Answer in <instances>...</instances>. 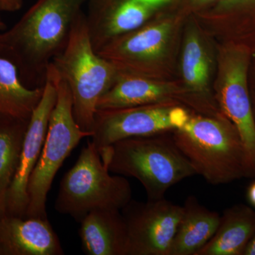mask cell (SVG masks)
Masks as SVG:
<instances>
[{"instance_id": "83f0119b", "label": "cell", "mask_w": 255, "mask_h": 255, "mask_svg": "<svg viewBox=\"0 0 255 255\" xmlns=\"http://www.w3.org/2000/svg\"><path fill=\"white\" fill-rule=\"evenodd\" d=\"M252 106H253V113H254V117L255 119V102H251Z\"/></svg>"}, {"instance_id": "e0dca14e", "label": "cell", "mask_w": 255, "mask_h": 255, "mask_svg": "<svg viewBox=\"0 0 255 255\" xmlns=\"http://www.w3.org/2000/svg\"><path fill=\"white\" fill-rule=\"evenodd\" d=\"M43 92V86L23 85L16 65L0 54V118L28 120Z\"/></svg>"}, {"instance_id": "ba28073f", "label": "cell", "mask_w": 255, "mask_h": 255, "mask_svg": "<svg viewBox=\"0 0 255 255\" xmlns=\"http://www.w3.org/2000/svg\"><path fill=\"white\" fill-rule=\"evenodd\" d=\"M57 100V89L53 74L47 70L41 100L32 112L23 137L17 169L8 192L6 213L26 217L28 206L27 186L36 167L48 131L52 111Z\"/></svg>"}, {"instance_id": "30bf717a", "label": "cell", "mask_w": 255, "mask_h": 255, "mask_svg": "<svg viewBox=\"0 0 255 255\" xmlns=\"http://www.w3.org/2000/svg\"><path fill=\"white\" fill-rule=\"evenodd\" d=\"M172 105H148L98 110L91 141L99 152L119 140L174 130L169 120Z\"/></svg>"}, {"instance_id": "9c48e42d", "label": "cell", "mask_w": 255, "mask_h": 255, "mask_svg": "<svg viewBox=\"0 0 255 255\" xmlns=\"http://www.w3.org/2000/svg\"><path fill=\"white\" fill-rule=\"evenodd\" d=\"M248 56L235 51L226 60L219 101L221 112L236 128L246 155L247 178L255 179V119L248 90Z\"/></svg>"}, {"instance_id": "2e32d148", "label": "cell", "mask_w": 255, "mask_h": 255, "mask_svg": "<svg viewBox=\"0 0 255 255\" xmlns=\"http://www.w3.org/2000/svg\"><path fill=\"white\" fill-rule=\"evenodd\" d=\"M220 218L219 213L203 206L195 196H188L169 255H195L214 236Z\"/></svg>"}, {"instance_id": "9a60e30c", "label": "cell", "mask_w": 255, "mask_h": 255, "mask_svg": "<svg viewBox=\"0 0 255 255\" xmlns=\"http://www.w3.org/2000/svg\"><path fill=\"white\" fill-rule=\"evenodd\" d=\"M119 69L113 85L99 100L97 111L155 105L171 100L175 93L171 87L151 81L137 74L124 73Z\"/></svg>"}, {"instance_id": "484cf974", "label": "cell", "mask_w": 255, "mask_h": 255, "mask_svg": "<svg viewBox=\"0 0 255 255\" xmlns=\"http://www.w3.org/2000/svg\"><path fill=\"white\" fill-rule=\"evenodd\" d=\"M1 11H0V30L1 31H4L6 29V25H5L4 21L1 19Z\"/></svg>"}, {"instance_id": "3957f363", "label": "cell", "mask_w": 255, "mask_h": 255, "mask_svg": "<svg viewBox=\"0 0 255 255\" xmlns=\"http://www.w3.org/2000/svg\"><path fill=\"white\" fill-rule=\"evenodd\" d=\"M172 137L196 175L211 185L247 178L244 146L237 129L225 116H193L182 128L174 130Z\"/></svg>"}, {"instance_id": "277c9868", "label": "cell", "mask_w": 255, "mask_h": 255, "mask_svg": "<svg viewBox=\"0 0 255 255\" xmlns=\"http://www.w3.org/2000/svg\"><path fill=\"white\" fill-rule=\"evenodd\" d=\"M50 63L70 89L75 121L82 130L92 134L97 103L113 85L119 69L94 49L83 12L77 18L66 46Z\"/></svg>"}, {"instance_id": "4316f807", "label": "cell", "mask_w": 255, "mask_h": 255, "mask_svg": "<svg viewBox=\"0 0 255 255\" xmlns=\"http://www.w3.org/2000/svg\"><path fill=\"white\" fill-rule=\"evenodd\" d=\"M212 1H214V0H196V2L197 4H206V3Z\"/></svg>"}, {"instance_id": "7c38bea8", "label": "cell", "mask_w": 255, "mask_h": 255, "mask_svg": "<svg viewBox=\"0 0 255 255\" xmlns=\"http://www.w3.org/2000/svg\"><path fill=\"white\" fill-rule=\"evenodd\" d=\"M48 219L5 214L0 217V255H63Z\"/></svg>"}, {"instance_id": "7402d4cb", "label": "cell", "mask_w": 255, "mask_h": 255, "mask_svg": "<svg viewBox=\"0 0 255 255\" xmlns=\"http://www.w3.org/2000/svg\"><path fill=\"white\" fill-rule=\"evenodd\" d=\"M253 1L255 0H221L219 4V8L222 9H232Z\"/></svg>"}, {"instance_id": "603a6c76", "label": "cell", "mask_w": 255, "mask_h": 255, "mask_svg": "<svg viewBox=\"0 0 255 255\" xmlns=\"http://www.w3.org/2000/svg\"><path fill=\"white\" fill-rule=\"evenodd\" d=\"M246 199L250 206L255 209V179L247 189Z\"/></svg>"}, {"instance_id": "6da1fadb", "label": "cell", "mask_w": 255, "mask_h": 255, "mask_svg": "<svg viewBox=\"0 0 255 255\" xmlns=\"http://www.w3.org/2000/svg\"><path fill=\"white\" fill-rule=\"evenodd\" d=\"M88 0H36L9 30L0 33V54L18 72L43 86L47 70L64 49L82 7Z\"/></svg>"}, {"instance_id": "7a4b0ae2", "label": "cell", "mask_w": 255, "mask_h": 255, "mask_svg": "<svg viewBox=\"0 0 255 255\" xmlns=\"http://www.w3.org/2000/svg\"><path fill=\"white\" fill-rule=\"evenodd\" d=\"M164 132L123 139L99 152L110 172L138 180L147 200L164 198L171 187L196 175L173 137Z\"/></svg>"}, {"instance_id": "5b68a950", "label": "cell", "mask_w": 255, "mask_h": 255, "mask_svg": "<svg viewBox=\"0 0 255 255\" xmlns=\"http://www.w3.org/2000/svg\"><path fill=\"white\" fill-rule=\"evenodd\" d=\"M131 200L130 183L124 176L112 175L97 147L88 141L60 182L55 209L80 223L92 211H122Z\"/></svg>"}, {"instance_id": "d4e9b609", "label": "cell", "mask_w": 255, "mask_h": 255, "mask_svg": "<svg viewBox=\"0 0 255 255\" xmlns=\"http://www.w3.org/2000/svg\"><path fill=\"white\" fill-rule=\"evenodd\" d=\"M141 1L149 3V4L155 5V6H157V5L164 2V1H167V0H141Z\"/></svg>"}, {"instance_id": "5bb4252c", "label": "cell", "mask_w": 255, "mask_h": 255, "mask_svg": "<svg viewBox=\"0 0 255 255\" xmlns=\"http://www.w3.org/2000/svg\"><path fill=\"white\" fill-rule=\"evenodd\" d=\"M255 235V209L243 204L221 215L214 236L195 255H243Z\"/></svg>"}, {"instance_id": "4fadbf2b", "label": "cell", "mask_w": 255, "mask_h": 255, "mask_svg": "<svg viewBox=\"0 0 255 255\" xmlns=\"http://www.w3.org/2000/svg\"><path fill=\"white\" fill-rule=\"evenodd\" d=\"M80 223L79 236L85 254L127 255V227L120 210H95Z\"/></svg>"}, {"instance_id": "ac0fdd59", "label": "cell", "mask_w": 255, "mask_h": 255, "mask_svg": "<svg viewBox=\"0 0 255 255\" xmlns=\"http://www.w3.org/2000/svg\"><path fill=\"white\" fill-rule=\"evenodd\" d=\"M28 120L0 118V217L7 214L8 192L17 169Z\"/></svg>"}, {"instance_id": "8992f818", "label": "cell", "mask_w": 255, "mask_h": 255, "mask_svg": "<svg viewBox=\"0 0 255 255\" xmlns=\"http://www.w3.org/2000/svg\"><path fill=\"white\" fill-rule=\"evenodd\" d=\"M48 69L54 78L57 100L50 115L41 155L28 181L26 218L48 219L47 196L55 176L82 139L92 136V132L82 130L75 121L73 98L66 82L51 63Z\"/></svg>"}, {"instance_id": "44dd1931", "label": "cell", "mask_w": 255, "mask_h": 255, "mask_svg": "<svg viewBox=\"0 0 255 255\" xmlns=\"http://www.w3.org/2000/svg\"><path fill=\"white\" fill-rule=\"evenodd\" d=\"M23 5V0H0V11H18Z\"/></svg>"}, {"instance_id": "ffe728a7", "label": "cell", "mask_w": 255, "mask_h": 255, "mask_svg": "<svg viewBox=\"0 0 255 255\" xmlns=\"http://www.w3.org/2000/svg\"><path fill=\"white\" fill-rule=\"evenodd\" d=\"M191 116L185 109L172 106L169 112V120L174 130L182 128L189 122Z\"/></svg>"}, {"instance_id": "52a82bcc", "label": "cell", "mask_w": 255, "mask_h": 255, "mask_svg": "<svg viewBox=\"0 0 255 255\" xmlns=\"http://www.w3.org/2000/svg\"><path fill=\"white\" fill-rule=\"evenodd\" d=\"M121 211L127 227V255H169L183 206L165 198L131 200Z\"/></svg>"}, {"instance_id": "8fae6325", "label": "cell", "mask_w": 255, "mask_h": 255, "mask_svg": "<svg viewBox=\"0 0 255 255\" xmlns=\"http://www.w3.org/2000/svg\"><path fill=\"white\" fill-rule=\"evenodd\" d=\"M87 3V31L96 52L141 27L157 6L141 0H88Z\"/></svg>"}, {"instance_id": "cb8c5ba5", "label": "cell", "mask_w": 255, "mask_h": 255, "mask_svg": "<svg viewBox=\"0 0 255 255\" xmlns=\"http://www.w3.org/2000/svg\"><path fill=\"white\" fill-rule=\"evenodd\" d=\"M243 255H255V235L251 241L250 242L246 249L245 250Z\"/></svg>"}, {"instance_id": "d6986e66", "label": "cell", "mask_w": 255, "mask_h": 255, "mask_svg": "<svg viewBox=\"0 0 255 255\" xmlns=\"http://www.w3.org/2000/svg\"><path fill=\"white\" fill-rule=\"evenodd\" d=\"M182 73L188 86L203 92L207 86L209 63L201 42L195 35L188 38L182 56Z\"/></svg>"}]
</instances>
